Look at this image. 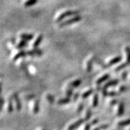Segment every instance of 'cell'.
Here are the masks:
<instances>
[{
	"mask_svg": "<svg viewBox=\"0 0 130 130\" xmlns=\"http://www.w3.org/2000/svg\"><path fill=\"white\" fill-rule=\"evenodd\" d=\"M79 13V11H72V10H68V11H66L65 12L61 14L57 19H56V23H60L63 20L67 17H70V16H77L78 15Z\"/></svg>",
	"mask_w": 130,
	"mask_h": 130,
	"instance_id": "obj_1",
	"label": "cell"
},
{
	"mask_svg": "<svg viewBox=\"0 0 130 130\" xmlns=\"http://www.w3.org/2000/svg\"><path fill=\"white\" fill-rule=\"evenodd\" d=\"M81 20H82V18L79 15H77L74 18H72L70 19V20H67L64 22H62V23H59V27L63 28V27H65V26H68V25H70L72 24H74L75 23L79 22Z\"/></svg>",
	"mask_w": 130,
	"mask_h": 130,
	"instance_id": "obj_2",
	"label": "cell"
},
{
	"mask_svg": "<svg viewBox=\"0 0 130 130\" xmlns=\"http://www.w3.org/2000/svg\"><path fill=\"white\" fill-rule=\"evenodd\" d=\"M12 98L14 99V102H15V106H16V109L18 111H21L22 109V103H21V101L19 98L18 93H14L13 95H12Z\"/></svg>",
	"mask_w": 130,
	"mask_h": 130,
	"instance_id": "obj_3",
	"label": "cell"
},
{
	"mask_svg": "<svg viewBox=\"0 0 130 130\" xmlns=\"http://www.w3.org/2000/svg\"><path fill=\"white\" fill-rule=\"evenodd\" d=\"M85 121V119H80L78 121H75L74 123L70 124V125L68 126V130H74L76 129H77V128L79 127L83 124H84Z\"/></svg>",
	"mask_w": 130,
	"mask_h": 130,
	"instance_id": "obj_4",
	"label": "cell"
},
{
	"mask_svg": "<svg viewBox=\"0 0 130 130\" xmlns=\"http://www.w3.org/2000/svg\"><path fill=\"white\" fill-rule=\"evenodd\" d=\"M28 56H41L43 54V51L41 49H39V48H33L32 50L30 51H27Z\"/></svg>",
	"mask_w": 130,
	"mask_h": 130,
	"instance_id": "obj_5",
	"label": "cell"
},
{
	"mask_svg": "<svg viewBox=\"0 0 130 130\" xmlns=\"http://www.w3.org/2000/svg\"><path fill=\"white\" fill-rule=\"evenodd\" d=\"M119 83V79H111L108 82H107L104 85V86L103 88H104L108 89L109 87H112V86H116Z\"/></svg>",
	"mask_w": 130,
	"mask_h": 130,
	"instance_id": "obj_6",
	"label": "cell"
},
{
	"mask_svg": "<svg viewBox=\"0 0 130 130\" xmlns=\"http://www.w3.org/2000/svg\"><path fill=\"white\" fill-rule=\"evenodd\" d=\"M124 113V103L121 101L119 103L118 110H117V116L119 117H121Z\"/></svg>",
	"mask_w": 130,
	"mask_h": 130,
	"instance_id": "obj_7",
	"label": "cell"
},
{
	"mask_svg": "<svg viewBox=\"0 0 130 130\" xmlns=\"http://www.w3.org/2000/svg\"><path fill=\"white\" fill-rule=\"evenodd\" d=\"M122 59V56H116L114 58H113L111 60H110L108 61V63L107 64L108 67H111L113 65H115L117 63L120 62Z\"/></svg>",
	"mask_w": 130,
	"mask_h": 130,
	"instance_id": "obj_8",
	"label": "cell"
},
{
	"mask_svg": "<svg viewBox=\"0 0 130 130\" xmlns=\"http://www.w3.org/2000/svg\"><path fill=\"white\" fill-rule=\"evenodd\" d=\"M20 37L22 40H25L26 41H30L33 39L34 36L32 34H30V33H29V34L28 33H23L20 36Z\"/></svg>",
	"mask_w": 130,
	"mask_h": 130,
	"instance_id": "obj_9",
	"label": "cell"
},
{
	"mask_svg": "<svg viewBox=\"0 0 130 130\" xmlns=\"http://www.w3.org/2000/svg\"><path fill=\"white\" fill-rule=\"evenodd\" d=\"M28 55V53H27V51H25V50H21V51L18 52L15 56H14V59L13 60L17 61L20 58H23L25 56H26Z\"/></svg>",
	"mask_w": 130,
	"mask_h": 130,
	"instance_id": "obj_10",
	"label": "cell"
},
{
	"mask_svg": "<svg viewBox=\"0 0 130 130\" xmlns=\"http://www.w3.org/2000/svg\"><path fill=\"white\" fill-rule=\"evenodd\" d=\"M81 83H82L81 79H75V80H73L72 82L70 83L68 86H69V88H75L79 87Z\"/></svg>",
	"mask_w": 130,
	"mask_h": 130,
	"instance_id": "obj_11",
	"label": "cell"
},
{
	"mask_svg": "<svg viewBox=\"0 0 130 130\" xmlns=\"http://www.w3.org/2000/svg\"><path fill=\"white\" fill-rule=\"evenodd\" d=\"M39 110H40V101L38 99H36L34 101L32 112H33V113L36 114V113H38L39 112Z\"/></svg>",
	"mask_w": 130,
	"mask_h": 130,
	"instance_id": "obj_12",
	"label": "cell"
},
{
	"mask_svg": "<svg viewBox=\"0 0 130 130\" xmlns=\"http://www.w3.org/2000/svg\"><path fill=\"white\" fill-rule=\"evenodd\" d=\"M110 76H111V75H110V74H108V73L103 75L101 77H100L99 79H97V81H96V85H100L101 83H103V82L106 81L107 79L110 77Z\"/></svg>",
	"mask_w": 130,
	"mask_h": 130,
	"instance_id": "obj_13",
	"label": "cell"
},
{
	"mask_svg": "<svg viewBox=\"0 0 130 130\" xmlns=\"http://www.w3.org/2000/svg\"><path fill=\"white\" fill-rule=\"evenodd\" d=\"M70 102H71V98L67 97L64 98H61L59 100H58L56 101V103L58 105L61 106V105H66V104H67V103H69Z\"/></svg>",
	"mask_w": 130,
	"mask_h": 130,
	"instance_id": "obj_14",
	"label": "cell"
},
{
	"mask_svg": "<svg viewBox=\"0 0 130 130\" xmlns=\"http://www.w3.org/2000/svg\"><path fill=\"white\" fill-rule=\"evenodd\" d=\"M98 103H99V95L98 93H95L92 101V107L96 108L98 106Z\"/></svg>",
	"mask_w": 130,
	"mask_h": 130,
	"instance_id": "obj_15",
	"label": "cell"
},
{
	"mask_svg": "<svg viewBox=\"0 0 130 130\" xmlns=\"http://www.w3.org/2000/svg\"><path fill=\"white\" fill-rule=\"evenodd\" d=\"M43 35H39V36H38V38H36V40L34 41L33 44H32L33 48H38V47L39 46V45L41 43L42 41H43Z\"/></svg>",
	"mask_w": 130,
	"mask_h": 130,
	"instance_id": "obj_16",
	"label": "cell"
},
{
	"mask_svg": "<svg viewBox=\"0 0 130 130\" xmlns=\"http://www.w3.org/2000/svg\"><path fill=\"white\" fill-rule=\"evenodd\" d=\"M95 60V57H92L91 59L87 62V65H86V70L88 72H90L92 70H93V61Z\"/></svg>",
	"mask_w": 130,
	"mask_h": 130,
	"instance_id": "obj_17",
	"label": "cell"
},
{
	"mask_svg": "<svg viewBox=\"0 0 130 130\" xmlns=\"http://www.w3.org/2000/svg\"><path fill=\"white\" fill-rule=\"evenodd\" d=\"M27 46H28V41L25 40H21L20 42L15 46V48L18 49H23L24 48H26Z\"/></svg>",
	"mask_w": 130,
	"mask_h": 130,
	"instance_id": "obj_18",
	"label": "cell"
},
{
	"mask_svg": "<svg viewBox=\"0 0 130 130\" xmlns=\"http://www.w3.org/2000/svg\"><path fill=\"white\" fill-rule=\"evenodd\" d=\"M94 92H95V90H94V89H90L84 92V93L82 94L81 97H82L83 99H85V98H88L90 95H92L93 93H94Z\"/></svg>",
	"mask_w": 130,
	"mask_h": 130,
	"instance_id": "obj_19",
	"label": "cell"
},
{
	"mask_svg": "<svg viewBox=\"0 0 130 130\" xmlns=\"http://www.w3.org/2000/svg\"><path fill=\"white\" fill-rule=\"evenodd\" d=\"M128 125H130V119H127L123 120V121H119L118 122V126H121V127Z\"/></svg>",
	"mask_w": 130,
	"mask_h": 130,
	"instance_id": "obj_20",
	"label": "cell"
},
{
	"mask_svg": "<svg viewBox=\"0 0 130 130\" xmlns=\"http://www.w3.org/2000/svg\"><path fill=\"white\" fill-rule=\"evenodd\" d=\"M92 116V110H91V108L90 107H88L87 111H86V113H85V121H88L90 119Z\"/></svg>",
	"mask_w": 130,
	"mask_h": 130,
	"instance_id": "obj_21",
	"label": "cell"
},
{
	"mask_svg": "<svg viewBox=\"0 0 130 130\" xmlns=\"http://www.w3.org/2000/svg\"><path fill=\"white\" fill-rule=\"evenodd\" d=\"M38 2V0H28L25 2L24 5L26 7H31L32 5H36Z\"/></svg>",
	"mask_w": 130,
	"mask_h": 130,
	"instance_id": "obj_22",
	"label": "cell"
},
{
	"mask_svg": "<svg viewBox=\"0 0 130 130\" xmlns=\"http://www.w3.org/2000/svg\"><path fill=\"white\" fill-rule=\"evenodd\" d=\"M14 110V106H13V103H12V101L11 100V98L9 99V101H8V106H7V111L9 113H11L13 112Z\"/></svg>",
	"mask_w": 130,
	"mask_h": 130,
	"instance_id": "obj_23",
	"label": "cell"
},
{
	"mask_svg": "<svg viewBox=\"0 0 130 130\" xmlns=\"http://www.w3.org/2000/svg\"><path fill=\"white\" fill-rule=\"evenodd\" d=\"M46 99L48 101V102L50 104L53 105L54 102H55V98L54 95H52L51 94H47L46 95Z\"/></svg>",
	"mask_w": 130,
	"mask_h": 130,
	"instance_id": "obj_24",
	"label": "cell"
},
{
	"mask_svg": "<svg viewBox=\"0 0 130 130\" xmlns=\"http://www.w3.org/2000/svg\"><path fill=\"white\" fill-rule=\"evenodd\" d=\"M129 64H128L126 61H125L124 63H123V64H121V65H119V67H117L116 69H115V70H114V71H115L116 72H118L121 71V70L124 69L125 67H127V66H129Z\"/></svg>",
	"mask_w": 130,
	"mask_h": 130,
	"instance_id": "obj_25",
	"label": "cell"
},
{
	"mask_svg": "<svg viewBox=\"0 0 130 130\" xmlns=\"http://www.w3.org/2000/svg\"><path fill=\"white\" fill-rule=\"evenodd\" d=\"M125 51L126 54V61L129 64H130V47H126Z\"/></svg>",
	"mask_w": 130,
	"mask_h": 130,
	"instance_id": "obj_26",
	"label": "cell"
},
{
	"mask_svg": "<svg viewBox=\"0 0 130 130\" xmlns=\"http://www.w3.org/2000/svg\"><path fill=\"white\" fill-rule=\"evenodd\" d=\"M84 106H85V105H84V102H80L79 103V105H78V107H77V113H81V112L83 111V110Z\"/></svg>",
	"mask_w": 130,
	"mask_h": 130,
	"instance_id": "obj_27",
	"label": "cell"
},
{
	"mask_svg": "<svg viewBox=\"0 0 130 130\" xmlns=\"http://www.w3.org/2000/svg\"><path fill=\"white\" fill-rule=\"evenodd\" d=\"M36 98V95H34V94H30V95H25L24 96V98H25V100H26V101H30V100H32V99H34Z\"/></svg>",
	"mask_w": 130,
	"mask_h": 130,
	"instance_id": "obj_28",
	"label": "cell"
},
{
	"mask_svg": "<svg viewBox=\"0 0 130 130\" xmlns=\"http://www.w3.org/2000/svg\"><path fill=\"white\" fill-rule=\"evenodd\" d=\"M72 95H73V90L71 88H69L66 90V95H67V97L71 98Z\"/></svg>",
	"mask_w": 130,
	"mask_h": 130,
	"instance_id": "obj_29",
	"label": "cell"
},
{
	"mask_svg": "<svg viewBox=\"0 0 130 130\" xmlns=\"http://www.w3.org/2000/svg\"><path fill=\"white\" fill-rule=\"evenodd\" d=\"M128 90V88H127V86L126 85H121L120 87H119V93H124V92H125Z\"/></svg>",
	"mask_w": 130,
	"mask_h": 130,
	"instance_id": "obj_30",
	"label": "cell"
},
{
	"mask_svg": "<svg viewBox=\"0 0 130 130\" xmlns=\"http://www.w3.org/2000/svg\"><path fill=\"white\" fill-rule=\"evenodd\" d=\"M127 77H128V72L124 71L122 72V74L121 75V78L123 81H125L126 79H127Z\"/></svg>",
	"mask_w": 130,
	"mask_h": 130,
	"instance_id": "obj_31",
	"label": "cell"
},
{
	"mask_svg": "<svg viewBox=\"0 0 130 130\" xmlns=\"http://www.w3.org/2000/svg\"><path fill=\"white\" fill-rule=\"evenodd\" d=\"M119 93H118V92L113 90V91L108 92V96H110V97H115V96L119 95Z\"/></svg>",
	"mask_w": 130,
	"mask_h": 130,
	"instance_id": "obj_32",
	"label": "cell"
},
{
	"mask_svg": "<svg viewBox=\"0 0 130 130\" xmlns=\"http://www.w3.org/2000/svg\"><path fill=\"white\" fill-rule=\"evenodd\" d=\"M102 88H103V87H102ZM101 92H102L103 96H104V97H107V96L108 95V92L107 89L104 88H103L102 90H101Z\"/></svg>",
	"mask_w": 130,
	"mask_h": 130,
	"instance_id": "obj_33",
	"label": "cell"
},
{
	"mask_svg": "<svg viewBox=\"0 0 130 130\" xmlns=\"http://www.w3.org/2000/svg\"><path fill=\"white\" fill-rule=\"evenodd\" d=\"M99 126H100V128H101V130H106L107 129H108L109 125H108V124H103V125Z\"/></svg>",
	"mask_w": 130,
	"mask_h": 130,
	"instance_id": "obj_34",
	"label": "cell"
},
{
	"mask_svg": "<svg viewBox=\"0 0 130 130\" xmlns=\"http://www.w3.org/2000/svg\"><path fill=\"white\" fill-rule=\"evenodd\" d=\"M79 96V93H75L74 95H73V101L74 102H76L78 99V98Z\"/></svg>",
	"mask_w": 130,
	"mask_h": 130,
	"instance_id": "obj_35",
	"label": "cell"
},
{
	"mask_svg": "<svg viewBox=\"0 0 130 130\" xmlns=\"http://www.w3.org/2000/svg\"><path fill=\"white\" fill-rule=\"evenodd\" d=\"M98 122H99L98 119H93V121L90 122V124H91V125H95V124H97Z\"/></svg>",
	"mask_w": 130,
	"mask_h": 130,
	"instance_id": "obj_36",
	"label": "cell"
},
{
	"mask_svg": "<svg viewBox=\"0 0 130 130\" xmlns=\"http://www.w3.org/2000/svg\"><path fill=\"white\" fill-rule=\"evenodd\" d=\"M117 103H118V101H117V100H116V99H113V100L111 101V102H110V105L113 106H115Z\"/></svg>",
	"mask_w": 130,
	"mask_h": 130,
	"instance_id": "obj_37",
	"label": "cell"
},
{
	"mask_svg": "<svg viewBox=\"0 0 130 130\" xmlns=\"http://www.w3.org/2000/svg\"><path fill=\"white\" fill-rule=\"evenodd\" d=\"M90 126H91V124H90V123H87V124L85 125L84 130H90Z\"/></svg>",
	"mask_w": 130,
	"mask_h": 130,
	"instance_id": "obj_38",
	"label": "cell"
},
{
	"mask_svg": "<svg viewBox=\"0 0 130 130\" xmlns=\"http://www.w3.org/2000/svg\"><path fill=\"white\" fill-rule=\"evenodd\" d=\"M3 105H4V98H1V110L2 109Z\"/></svg>",
	"mask_w": 130,
	"mask_h": 130,
	"instance_id": "obj_39",
	"label": "cell"
},
{
	"mask_svg": "<svg viewBox=\"0 0 130 130\" xmlns=\"http://www.w3.org/2000/svg\"><path fill=\"white\" fill-rule=\"evenodd\" d=\"M103 88H101L100 85H98L97 86V88H96V90H102Z\"/></svg>",
	"mask_w": 130,
	"mask_h": 130,
	"instance_id": "obj_40",
	"label": "cell"
},
{
	"mask_svg": "<svg viewBox=\"0 0 130 130\" xmlns=\"http://www.w3.org/2000/svg\"><path fill=\"white\" fill-rule=\"evenodd\" d=\"M93 130H101V129L100 126H98V127H95V129H93Z\"/></svg>",
	"mask_w": 130,
	"mask_h": 130,
	"instance_id": "obj_41",
	"label": "cell"
},
{
	"mask_svg": "<svg viewBox=\"0 0 130 130\" xmlns=\"http://www.w3.org/2000/svg\"><path fill=\"white\" fill-rule=\"evenodd\" d=\"M42 130H44V129H42Z\"/></svg>",
	"mask_w": 130,
	"mask_h": 130,
	"instance_id": "obj_42",
	"label": "cell"
},
{
	"mask_svg": "<svg viewBox=\"0 0 130 130\" xmlns=\"http://www.w3.org/2000/svg\"><path fill=\"white\" fill-rule=\"evenodd\" d=\"M129 130H130V129H129Z\"/></svg>",
	"mask_w": 130,
	"mask_h": 130,
	"instance_id": "obj_43",
	"label": "cell"
}]
</instances>
